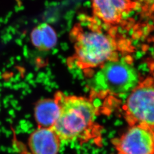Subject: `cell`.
Here are the masks:
<instances>
[{
	"instance_id": "9c48e42d",
	"label": "cell",
	"mask_w": 154,
	"mask_h": 154,
	"mask_svg": "<svg viewBox=\"0 0 154 154\" xmlns=\"http://www.w3.org/2000/svg\"><path fill=\"white\" fill-rule=\"evenodd\" d=\"M34 119L38 127L52 128L59 114V106L55 99H40L34 107Z\"/></svg>"
},
{
	"instance_id": "7a4b0ae2",
	"label": "cell",
	"mask_w": 154,
	"mask_h": 154,
	"mask_svg": "<svg viewBox=\"0 0 154 154\" xmlns=\"http://www.w3.org/2000/svg\"><path fill=\"white\" fill-rule=\"evenodd\" d=\"M54 98L59 106V114L52 127L63 143L81 141L90 137L98 111L91 99L66 95L57 91Z\"/></svg>"
},
{
	"instance_id": "3957f363",
	"label": "cell",
	"mask_w": 154,
	"mask_h": 154,
	"mask_svg": "<svg viewBox=\"0 0 154 154\" xmlns=\"http://www.w3.org/2000/svg\"><path fill=\"white\" fill-rule=\"evenodd\" d=\"M139 82V77L130 60L121 58L99 67L91 82V92L98 97L129 94Z\"/></svg>"
},
{
	"instance_id": "ba28073f",
	"label": "cell",
	"mask_w": 154,
	"mask_h": 154,
	"mask_svg": "<svg viewBox=\"0 0 154 154\" xmlns=\"http://www.w3.org/2000/svg\"><path fill=\"white\" fill-rule=\"evenodd\" d=\"M30 41L39 51H49L57 46L58 35L55 29L49 23H41L32 29Z\"/></svg>"
},
{
	"instance_id": "6da1fadb",
	"label": "cell",
	"mask_w": 154,
	"mask_h": 154,
	"mask_svg": "<svg viewBox=\"0 0 154 154\" xmlns=\"http://www.w3.org/2000/svg\"><path fill=\"white\" fill-rule=\"evenodd\" d=\"M70 35L74 46L70 62L84 72L119 60L133 50L130 41L118 33L116 26L106 25L94 16L80 17Z\"/></svg>"
},
{
	"instance_id": "30bf717a",
	"label": "cell",
	"mask_w": 154,
	"mask_h": 154,
	"mask_svg": "<svg viewBox=\"0 0 154 154\" xmlns=\"http://www.w3.org/2000/svg\"><path fill=\"white\" fill-rule=\"evenodd\" d=\"M138 8L144 17H152L154 14V0H135Z\"/></svg>"
},
{
	"instance_id": "5b68a950",
	"label": "cell",
	"mask_w": 154,
	"mask_h": 154,
	"mask_svg": "<svg viewBox=\"0 0 154 154\" xmlns=\"http://www.w3.org/2000/svg\"><path fill=\"white\" fill-rule=\"evenodd\" d=\"M115 145L118 154H154V132L143 127L131 126Z\"/></svg>"
},
{
	"instance_id": "8992f818",
	"label": "cell",
	"mask_w": 154,
	"mask_h": 154,
	"mask_svg": "<svg viewBox=\"0 0 154 154\" xmlns=\"http://www.w3.org/2000/svg\"><path fill=\"white\" fill-rule=\"evenodd\" d=\"M93 16L110 26L121 23L125 17L138 8L134 0H91Z\"/></svg>"
},
{
	"instance_id": "8fae6325",
	"label": "cell",
	"mask_w": 154,
	"mask_h": 154,
	"mask_svg": "<svg viewBox=\"0 0 154 154\" xmlns=\"http://www.w3.org/2000/svg\"><path fill=\"white\" fill-rule=\"evenodd\" d=\"M153 132H154V130L153 131Z\"/></svg>"
},
{
	"instance_id": "52a82bcc",
	"label": "cell",
	"mask_w": 154,
	"mask_h": 154,
	"mask_svg": "<svg viewBox=\"0 0 154 154\" xmlns=\"http://www.w3.org/2000/svg\"><path fill=\"white\" fill-rule=\"evenodd\" d=\"M60 139L52 128L38 127L30 134L28 145L30 154H58Z\"/></svg>"
},
{
	"instance_id": "277c9868",
	"label": "cell",
	"mask_w": 154,
	"mask_h": 154,
	"mask_svg": "<svg viewBox=\"0 0 154 154\" xmlns=\"http://www.w3.org/2000/svg\"><path fill=\"white\" fill-rule=\"evenodd\" d=\"M130 126H138L154 130V80L147 78L139 81L127 98L123 106Z\"/></svg>"
}]
</instances>
